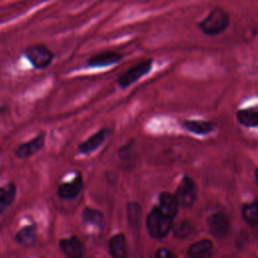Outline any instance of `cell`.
<instances>
[{"instance_id": "ac0fdd59", "label": "cell", "mask_w": 258, "mask_h": 258, "mask_svg": "<svg viewBox=\"0 0 258 258\" xmlns=\"http://www.w3.org/2000/svg\"><path fill=\"white\" fill-rule=\"evenodd\" d=\"M83 222L89 226L94 227H101L104 224V216L103 214L95 209L87 208L84 210L83 215Z\"/></svg>"}, {"instance_id": "603a6c76", "label": "cell", "mask_w": 258, "mask_h": 258, "mask_svg": "<svg viewBox=\"0 0 258 258\" xmlns=\"http://www.w3.org/2000/svg\"><path fill=\"white\" fill-rule=\"evenodd\" d=\"M155 258H175V256L166 248H159L155 253Z\"/></svg>"}, {"instance_id": "44dd1931", "label": "cell", "mask_w": 258, "mask_h": 258, "mask_svg": "<svg viewBox=\"0 0 258 258\" xmlns=\"http://www.w3.org/2000/svg\"><path fill=\"white\" fill-rule=\"evenodd\" d=\"M127 218L128 224L132 228H137L140 224L141 209L137 203H129L127 206Z\"/></svg>"}, {"instance_id": "7a4b0ae2", "label": "cell", "mask_w": 258, "mask_h": 258, "mask_svg": "<svg viewBox=\"0 0 258 258\" xmlns=\"http://www.w3.org/2000/svg\"><path fill=\"white\" fill-rule=\"evenodd\" d=\"M23 54L30 64L38 71L47 69L55 57V53L48 46L42 43H35L26 46L23 50Z\"/></svg>"}, {"instance_id": "5b68a950", "label": "cell", "mask_w": 258, "mask_h": 258, "mask_svg": "<svg viewBox=\"0 0 258 258\" xmlns=\"http://www.w3.org/2000/svg\"><path fill=\"white\" fill-rule=\"evenodd\" d=\"M174 196L178 206L182 208L191 207L197 198V186L195 181L190 177L184 176L180 180Z\"/></svg>"}, {"instance_id": "7402d4cb", "label": "cell", "mask_w": 258, "mask_h": 258, "mask_svg": "<svg viewBox=\"0 0 258 258\" xmlns=\"http://www.w3.org/2000/svg\"><path fill=\"white\" fill-rule=\"evenodd\" d=\"M190 232H191V226L186 221H181L179 224H177L174 227V230H173L174 235L178 238H185L186 236L189 235Z\"/></svg>"}, {"instance_id": "6da1fadb", "label": "cell", "mask_w": 258, "mask_h": 258, "mask_svg": "<svg viewBox=\"0 0 258 258\" xmlns=\"http://www.w3.org/2000/svg\"><path fill=\"white\" fill-rule=\"evenodd\" d=\"M231 17L228 11L222 7H215L199 22L198 27L208 36H216L223 33L229 27Z\"/></svg>"}, {"instance_id": "4fadbf2b", "label": "cell", "mask_w": 258, "mask_h": 258, "mask_svg": "<svg viewBox=\"0 0 258 258\" xmlns=\"http://www.w3.org/2000/svg\"><path fill=\"white\" fill-rule=\"evenodd\" d=\"M213 252V243L208 239L200 240L189 246L187 255L189 258H206Z\"/></svg>"}, {"instance_id": "e0dca14e", "label": "cell", "mask_w": 258, "mask_h": 258, "mask_svg": "<svg viewBox=\"0 0 258 258\" xmlns=\"http://www.w3.org/2000/svg\"><path fill=\"white\" fill-rule=\"evenodd\" d=\"M35 227L33 225L21 228L15 235V241L25 247L32 246L35 243Z\"/></svg>"}, {"instance_id": "30bf717a", "label": "cell", "mask_w": 258, "mask_h": 258, "mask_svg": "<svg viewBox=\"0 0 258 258\" xmlns=\"http://www.w3.org/2000/svg\"><path fill=\"white\" fill-rule=\"evenodd\" d=\"M59 247L68 258H82L84 254L83 245L77 237H71L59 241Z\"/></svg>"}, {"instance_id": "8fae6325", "label": "cell", "mask_w": 258, "mask_h": 258, "mask_svg": "<svg viewBox=\"0 0 258 258\" xmlns=\"http://www.w3.org/2000/svg\"><path fill=\"white\" fill-rule=\"evenodd\" d=\"M158 203L159 204L157 209L160 212H162L164 215L168 216L171 219L175 216L178 209V204L174 195L167 191H163L159 195Z\"/></svg>"}, {"instance_id": "d6986e66", "label": "cell", "mask_w": 258, "mask_h": 258, "mask_svg": "<svg viewBox=\"0 0 258 258\" xmlns=\"http://www.w3.org/2000/svg\"><path fill=\"white\" fill-rule=\"evenodd\" d=\"M184 127L195 134H208L213 130L214 124L207 121L187 120L184 122Z\"/></svg>"}, {"instance_id": "5bb4252c", "label": "cell", "mask_w": 258, "mask_h": 258, "mask_svg": "<svg viewBox=\"0 0 258 258\" xmlns=\"http://www.w3.org/2000/svg\"><path fill=\"white\" fill-rule=\"evenodd\" d=\"M107 134H108V131L106 129H102V130L96 132L95 134H93L90 138H88L85 142H83L79 146L80 151L82 153H85V154L93 152L94 150H96L103 143Z\"/></svg>"}, {"instance_id": "ba28073f", "label": "cell", "mask_w": 258, "mask_h": 258, "mask_svg": "<svg viewBox=\"0 0 258 258\" xmlns=\"http://www.w3.org/2000/svg\"><path fill=\"white\" fill-rule=\"evenodd\" d=\"M43 145H44V134L40 133L33 139L20 144L17 147L15 154L18 158H27L33 155L34 153H36L37 151H39L43 147Z\"/></svg>"}, {"instance_id": "9a60e30c", "label": "cell", "mask_w": 258, "mask_h": 258, "mask_svg": "<svg viewBox=\"0 0 258 258\" xmlns=\"http://www.w3.org/2000/svg\"><path fill=\"white\" fill-rule=\"evenodd\" d=\"M110 252L114 258H125L127 255V244L125 236L121 233L114 235L110 240Z\"/></svg>"}, {"instance_id": "9c48e42d", "label": "cell", "mask_w": 258, "mask_h": 258, "mask_svg": "<svg viewBox=\"0 0 258 258\" xmlns=\"http://www.w3.org/2000/svg\"><path fill=\"white\" fill-rule=\"evenodd\" d=\"M83 186V177L82 174L77 173L76 176L70 182L61 183L57 188V195L59 198L69 200L77 197Z\"/></svg>"}, {"instance_id": "7c38bea8", "label": "cell", "mask_w": 258, "mask_h": 258, "mask_svg": "<svg viewBox=\"0 0 258 258\" xmlns=\"http://www.w3.org/2000/svg\"><path fill=\"white\" fill-rule=\"evenodd\" d=\"M16 197V185L10 181L0 186V215L3 214L14 202Z\"/></svg>"}, {"instance_id": "2e32d148", "label": "cell", "mask_w": 258, "mask_h": 258, "mask_svg": "<svg viewBox=\"0 0 258 258\" xmlns=\"http://www.w3.org/2000/svg\"><path fill=\"white\" fill-rule=\"evenodd\" d=\"M240 124L247 127H256L258 125V110L257 107L241 109L236 114Z\"/></svg>"}, {"instance_id": "8992f818", "label": "cell", "mask_w": 258, "mask_h": 258, "mask_svg": "<svg viewBox=\"0 0 258 258\" xmlns=\"http://www.w3.org/2000/svg\"><path fill=\"white\" fill-rule=\"evenodd\" d=\"M123 59V54L115 50H102L87 59V66L90 68H104L110 67L120 62Z\"/></svg>"}, {"instance_id": "52a82bcc", "label": "cell", "mask_w": 258, "mask_h": 258, "mask_svg": "<svg viewBox=\"0 0 258 258\" xmlns=\"http://www.w3.org/2000/svg\"><path fill=\"white\" fill-rule=\"evenodd\" d=\"M208 227L210 232L217 238H224L229 232V221L222 213H214L208 218Z\"/></svg>"}, {"instance_id": "cb8c5ba5", "label": "cell", "mask_w": 258, "mask_h": 258, "mask_svg": "<svg viewBox=\"0 0 258 258\" xmlns=\"http://www.w3.org/2000/svg\"><path fill=\"white\" fill-rule=\"evenodd\" d=\"M5 111V107H0V114H2Z\"/></svg>"}, {"instance_id": "ffe728a7", "label": "cell", "mask_w": 258, "mask_h": 258, "mask_svg": "<svg viewBox=\"0 0 258 258\" xmlns=\"http://www.w3.org/2000/svg\"><path fill=\"white\" fill-rule=\"evenodd\" d=\"M242 217L244 221L252 226L256 227L258 224V206L255 202L246 204L242 208Z\"/></svg>"}, {"instance_id": "277c9868", "label": "cell", "mask_w": 258, "mask_h": 258, "mask_svg": "<svg viewBox=\"0 0 258 258\" xmlns=\"http://www.w3.org/2000/svg\"><path fill=\"white\" fill-rule=\"evenodd\" d=\"M153 67V59L151 57L145 58L137 63H135L133 67L125 71L118 79H117V85L121 89H126L139 81L141 78L149 74V72L152 70Z\"/></svg>"}, {"instance_id": "3957f363", "label": "cell", "mask_w": 258, "mask_h": 258, "mask_svg": "<svg viewBox=\"0 0 258 258\" xmlns=\"http://www.w3.org/2000/svg\"><path fill=\"white\" fill-rule=\"evenodd\" d=\"M172 219L164 215L157 208H154L147 216L146 226L151 237L155 239L163 238L171 229Z\"/></svg>"}]
</instances>
